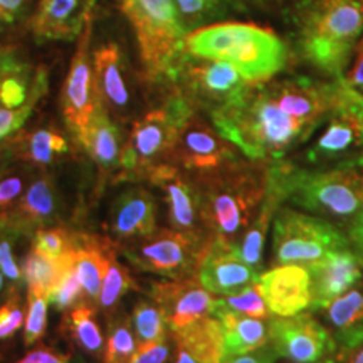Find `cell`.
<instances>
[{
    "label": "cell",
    "instance_id": "cell-45",
    "mask_svg": "<svg viewBox=\"0 0 363 363\" xmlns=\"http://www.w3.org/2000/svg\"><path fill=\"white\" fill-rule=\"evenodd\" d=\"M278 358V353L272 348V345L267 343L266 347L259 348V350L225 357L222 363H274Z\"/></svg>",
    "mask_w": 363,
    "mask_h": 363
},
{
    "label": "cell",
    "instance_id": "cell-2",
    "mask_svg": "<svg viewBox=\"0 0 363 363\" xmlns=\"http://www.w3.org/2000/svg\"><path fill=\"white\" fill-rule=\"evenodd\" d=\"M267 180L283 202L330 220L347 238H363V167L343 163L323 170H306L269 163Z\"/></svg>",
    "mask_w": 363,
    "mask_h": 363
},
{
    "label": "cell",
    "instance_id": "cell-17",
    "mask_svg": "<svg viewBox=\"0 0 363 363\" xmlns=\"http://www.w3.org/2000/svg\"><path fill=\"white\" fill-rule=\"evenodd\" d=\"M152 296L165 313L167 326L179 333L195 321L211 316L216 298L197 279H180L160 283L152 289Z\"/></svg>",
    "mask_w": 363,
    "mask_h": 363
},
{
    "label": "cell",
    "instance_id": "cell-21",
    "mask_svg": "<svg viewBox=\"0 0 363 363\" xmlns=\"http://www.w3.org/2000/svg\"><path fill=\"white\" fill-rule=\"evenodd\" d=\"M150 180L165 192L172 225L180 233L197 235L195 224H197L199 194L190 187L189 182H185L180 172L175 167L162 163L150 172Z\"/></svg>",
    "mask_w": 363,
    "mask_h": 363
},
{
    "label": "cell",
    "instance_id": "cell-8",
    "mask_svg": "<svg viewBox=\"0 0 363 363\" xmlns=\"http://www.w3.org/2000/svg\"><path fill=\"white\" fill-rule=\"evenodd\" d=\"M363 153V94L340 78L333 103L325 116V130L306 150L311 165L355 163Z\"/></svg>",
    "mask_w": 363,
    "mask_h": 363
},
{
    "label": "cell",
    "instance_id": "cell-15",
    "mask_svg": "<svg viewBox=\"0 0 363 363\" xmlns=\"http://www.w3.org/2000/svg\"><path fill=\"white\" fill-rule=\"evenodd\" d=\"M261 296L271 315L288 318L310 310L311 278L306 266L279 264L257 279Z\"/></svg>",
    "mask_w": 363,
    "mask_h": 363
},
{
    "label": "cell",
    "instance_id": "cell-22",
    "mask_svg": "<svg viewBox=\"0 0 363 363\" xmlns=\"http://www.w3.org/2000/svg\"><path fill=\"white\" fill-rule=\"evenodd\" d=\"M155 201L147 190H128L115 206L113 233L120 238H147L155 233Z\"/></svg>",
    "mask_w": 363,
    "mask_h": 363
},
{
    "label": "cell",
    "instance_id": "cell-14",
    "mask_svg": "<svg viewBox=\"0 0 363 363\" xmlns=\"http://www.w3.org/2000/svg\"><path fill=\"white\" fill-rule=\"evenodd\" d=\"M235 147L219 131L194 113L185 120L174 147V155L189 170H217L235 160Z\"/></svg>",
    "mask_w": 363,
    "mask_h": 363
},
{
    "label": "cell",
    "instance_id": "cell-37",
    "mask_svg": "<svg viewBox=\"0 0 363 363\" xmlns=\"http://www.w3.org/2000/svg\"><path fill=\"white\" fill-rule=\"evenodd\" d=\"M66 152V140L51 130L35 131L29 136V142H27V155L35 163H51L54 157Z\"/></svg>",
    "mask_w": 363,
    "mask_h": 363
},
{
    "label": "cell",
    "instance_id": "cell-26",
    "mask_svg": "<svg viewBox=\"0 0 363 363\" xmlns=\"http://www.w3.org/2000/svg\"><path fill=\"white\" fill-rule=\"evenodd\" d=\"M281 206H283V199H281L278 190L272 187L269 180H267L264 201H262L259 211L251 220V224L247 225V229L244 230L242 238L235 240V247H238L240 257L256 271H259L262 264L266 235L269 233V225L272 224V219H274L276 212Z\"/></svg>",
    "mask_w": 363,
    "mask_h": 363
},
{
    "label": "cell",
    "instance_id": "cell-5",
    "mask_svg": "<svg viewBox=\"0 0 363 363\" xmlns=\"http://www.w3.org/2000/svg\"><path fill=\"white\" fill-rule=\"evenodd\" d=\"M269 163H229L199 194V211L216 239L235 242L256 217L267 189Z\"/></svg>",
    "mask_w": 363,
    "mask_h": 363
},
{
    "label": "cell",
    "instance_id": "cell-52",
    "mask_svg": "<svg viewBox=\"0 0 363 363\" xmlns=\"http://www.w3.org/2000/svg\"><path fill=\"white\" fill-rule=\"evenodd\" d=\"M350 249L353 251V254H355L358 264H360L362 271H363V238L350 240Z\"/></svg>",
    "mask_w": 363,
    "mask_h": 363
},
{
    "label": "cell",
    "instance_id": "cell-39",
    "mask_svg": "<svg viewBox=\"0 0 363 363\" xmlns=\"http://www.w3.org/2000/svg\"><path fill=\"white\" fill-rule=\"evenodd\" d=\"M81 291H83V284L76 271L74 262L62 272V276L54 284V288L48 294V301L57 308V310H66L69 308L76 299L81 298Z\"/></svg>",
    "mask_w": 363,
    "mask_h": 363
},
{
    "label": "cell",
    "instance_id": "cell-7",
    "mask_svg": "<svg viewBox=\"0 0 363 363\" xmlns=\"http://www.w3.org/2000/svg\"><path fill=\"white\" fill-rule=\"evenodd\" d=\"M348 247L347 234L320 216L279 207L272 219V254L278 266H308Z\"/></svg>",
    "mask_w": 363,
    "mask_h": 363
},
{
    "label": "cell",
    "instance_id": "cell-12",
    "mask_svg": "<svg viewBox=\"0 0 363 363\" xmlns=\"http://www.w3.org/2000/svg\"><path fill=\"white\" fill-rule=\"evenodd\" d=\"M202 251L199 235L180 230H162L147 235L138 247L126 251V256L140 269L182 279L197 269Z\"/></svg>",
    "mask_w": 363,
    "mask_h": 363
},
{
    "label": "cell",
    "instance_id": "cell-29",
    "mask_svg": "<svg viewBox=\"0 0 363 363\" xmlns=\"http://www.w3.org/2000/svg\"><path fill=\"white\" fill-rule=\"evenodd\" d=\"M110 254L103 246H89L74 247V267L83 284L84 293L89 298H96L101 293L103 278L106 272Z\"/></svg>",
    "mask_w": 363,
    "mask_h": 363
},
{
    "label": "cell",
    "instance_id": "cell-44",
    "mask_svg": "<svg viewBox=\"0 0 363 363\" xmlns=\"http://www.w3.org/2000/svg\"><path fill=\"white\" fill-rule=\"evenodd\" d=\"M170 348L165 340L155 343H138L128 363H167Z\"/></svg>",
    "mask_w": 363,
    "mask_h": 363
},
{
    "label": "cell",
    "instance_id": "cell-33",
    "mask_svg": "<svg viewBox=\"0 0 363 363\" xmlns=\"http://www.w3.org/2000/svg\"><path fill=\"white\" fill-rule=\"evenodd\" d=\"M69 328L81 348L89 353L98 355L103 348V335L96 321L94 313L88 306H78L72 310L69 316Z\"/></svg>",
    "mask_w": 363,
    "mask_h": 363
},
{
    "label": "cell",
    "instance_id": "cell-28",
    "mask_svg": "<svg viewBox=\"0 0 363 363\" xmlns=\"http://www.w3.org/2000/svg\"><path fill=\"white\" fill-rule=\"evenodd\" d=\"M72 262H74V249L61 257H49L33 249V252L24 261V276L29 286V296L48 299L49 291Z\"/></svg>",
    "mask_w": 363,
    "mask_h": 363
},
{
    "label": "cell",
    "instance_id": "cell-49",
    "mask_svg": "<svg viewBox=\"0 0 363 363\" xmlns=\"http://www.w3.org/2000/svg\"><path fill=\"white\" fill-rule=\"evenodd\" d=\"M22 192V180L19 177H9L0 182V207H6Z\"/></svg>",
    "mask_w": 363,
    "mask_h": 363
},
{
    "label": "cell",
    "instance_id": "cell-6",
    "mask_svg": "<svg viewBox=\"0 0 363 363\" xmlns=\"http://www.w3.org/2000/svg\"><path fill=\"white\" fill-rule=\"evenodd\" d=\"M121 9L133 26L150 78H172L187 39L174 0H121Z\"/></svg>",
    "mask_w": 363,
    "mask_h": 363
},
{
    "label": "cell",
    "instance_id": "cell-40",
    "mask_svg": "<svg viewBox=\"0 0 363 363\" xmlns=\"http://www.w3.org/2000/svg\"><path fill=\"white\" fill-rule=\"evenodd\" d=\"M74 249L69 235L62 229L38 230L34 238V251L45 254L49 257H61Z\"/></svg>",
    "mask_w": 363,
    "mask_h": 363
},
{
    "label": "cell",
    "instance_id": "cell-54",
    "mask_svg": "<svg viewBox=\"0 0 363 363\" xmlns=\"http://www.w3.org/2000/svg\"><path fill=\"white\" fill-rule=\"evenodd\" d=\"M355 163H358V165H362V167H363V153H362L360 157H358V160H357Z\"/></svg>",
    "mask_w": 363,
    "mask_h": 363
},
{
    "label": "cell",
    "instance_id": "cell-38",
    "mask_svg": "<svg viewBox=\"0 0 363 363\" xmlns=\"http://www.w3.org/2000/svg\"><path fill=\"white\" fill-rule=\"evenodd\" d=\"M135 350L136 342L128 321H120L111 326L104 352V363H128Z\"/></svg>",
    "mask_w": 363,
    "mask_h": 363
},
{
    "label": "cell",
    "instance_id": "cell-55",
    "mask_svg": "<svg viewBox=\"0 0 363 363\" xmlns=\"http://www.w3.org/2000/svg\"><path fill=\"white\" fill-rule=\"evenodd\" d=\"M2 288H4V278L2 274H0V291H2Z\"/></svg>",
    "mask_w": 363,
    "mask_h": 363
},
{
    "label": "cell",
    "instance_id": "cell-50",
    "mask_svg": "<svg viewBox=\"0 0 363 363\" xmlns=\"http://www.w3.org/2000/svg\"><path fill=\"white\" fill-rule=\"evenodd\" d=\"M26 0H0V21L12 22L21 16Z\"/></svg>",
    "mask_w": 363,
    "mask_h": 363
},
{
    "label": "cell",
    "instance_id": "cell-16",
    "mask_svg": "<svg viewBox=\"0 0 363 363\" xmlns=\"http://www.w3.org/2000/svg\"><path fill=\"white\" fill-rule=\"evenodd\" d=\"M89 27L91 22L84 27V34L71 62L65 93H62V113H65L67 125L74 131L76 136L86 128L91 116L101 106V99H99L96 86H94V74L93 69H91L88 54Z\"/></svg>",
    "mask_w": 363,
    "mask_h": 363
},
{
    "label": "cell",
    "instance_id": "cell-36",
    "mask_svg": "<svg viewBox=\"0 0 363 363\" xmlns=\"http://www.w3.org/2000/svg\"><path fill=\"white\" fill-rule=\"evenodd\" d=\"M133 286V279L128 274V271L115 259V256L110 254L106 272H104L101 293H99V303L104 308H110L120 299L128 289Z\"/></svg>",
    "mask_w": 363,
    "mask_h": 363
},
{
    "label": "cell",
    "instance_id": "cell-53",
    "mask_svg": "<svg viewBox=\"0 0 363 363\" xmlns=\"http://www.w3.org/2000/svg\"><path fill=\"white\" fill-rule=\"evenodd\" d=\"M174 363H199L185 348L179 347V353H177V360Z\"/></svg>",
    "mask_w": 363,
    "mask_h": 363
},
{
    "label": "cell",
    "instance_id": "cell-3",
    "mask_svg": "<svg viewBox=\"0 0 363 363\" xmlns=\"http://www.w3.org/2000/svg\"><path fill=\"white\" fill-rule=\"evenodd\" d=\"M190 56L233 65L249 84H261L286 67L288 49L271 30L242 22H224L187 34Z\"/></svg>",
    "mask_w": 363,
    "mask_h": 363
},
{
    "label": "cell",
    "instance_id": "cell-51",
    "mask_svg": "<svg viewBox=\"0 0 363 363\" xmlns=\"http://www.w3.org/2000/svg\"><path fill=\"white\" fill-rule=\"evenodd\" d=\"M343 363H363V343L342 357Z\"/></svg>",
    "mask_w": 363,
    "mask_h": 363
},
{
    "label": "cell",
    "instance_id": "cell-13",
    "mask_svg": "<svg viewBox=\"0 0 363 363\" xmlns=\"http://www.w3.org/2000/svg\"><path fill=\"white\" fill-rule=\"evenodd\" d=\"M259 271L240 257L235 242L214 239L202 251L197 266V281L207 291L229 296L257 283Z\"/></svg>",
    "mask_w": 363,
    "mask_h": 363
},
{
    "label": "cell",
    "instance_id": "cell-24",
    "mask_svg": "<svg viewBox=\"0 0 363 363\" xmlns=\"http://www.w3.org/2000/svg\"><path fill=\"white\" fill-rule=\"evenodd\" d=\"M212 316L220 321L225 357L259 350L269 343V320L235 315L230 311H216Z\"/></svg>",
    "mask_w": 363,
    "mask_h": 363
},
{
    "label": "cell",
    "instance_id": "cell-42",
    "mask_svg": "<svg viewBox=\"0 0 363 363\" xmlns=\"http://www.w3.org/2000/svg\"><path fill=\"white\" fill-rule=\"evenodd\" d=\"M35 101H30L24 104V106L16 108H6L0 104V140L6 138L7 135H11L17 128H21L22 123L29 118L30 111H33Z\"/></svg>",
    "mask_w": 363,
    "mask_h": 363
},
{
    "label": "cell",
    "instance_id": "cell-1",
    "mask_svg": "<svg viewBox=\"0 0 363 363\" xmlns=\"http://www.w3.org/2000/svg\"><path fill=\"white\" fill-rule=\"evenodd\" d=\"M216 130L249 160L278 163L289 150L311 136L313 128L286 113L272 98L267 84L249 88L211 113Z\"/></svg>",
    "mask_w": 363,
    "mask_h": 363
},
{
    "label": "cell",
    "instance_id": "cell-34",
    "mask_svg": "<svg viewBox=\"0 0 363 363\" xmlns=\"http://www.w3.org/2000/svg\"><path fill=\"white\" fill-rule=\"evenodd\" d=\"M27 98L29 89L21 66L13 65L12 61L0 62V104L16 110L24 106Z\"/></svg>",
    "mask_w": 363,
    "mask_h": 363
},
{
    "label": "cell",
    "instance_id": "cell-19",
    "mask_svg": "<svg viewBox=\"0 0 363 363\" xmlns=\"http://www.w3.org/2000/svg\"><path fill=\"white\" fill-rule=\"evenodd\" d=\"M96 0H40L33 21V30L44 40H69L78 38L91 22Z\"/></svg>",
    "mask_w": 363,
    "mask_h": 363
},
{
    "label": "cell",
    "instance_id": "cell-11",
    "mask_svg": "<svg viewBox=\"0 0 363 363\" xmlns=\"http://www.w3.org/2000/svg\"><path fill=\"white\" fill-rule=\"evenodd\" d=\"M172 79H180L195 101L216 111L234 101L249 88V83L233 65L203 57H182Z\"/></svg>",
    "mask_w": 363,
    "mask_h": 363
},
{
    "label": "cell",
    "instance_id": "cell-23",
    "mask_svg": "<svg viewBox=\"0 0 363 363\" xmlns=\"http://www.w3.org/2000/svg\"><path fill=\"white\" fill-rule=\"evenodd\" d=\"M94 86L101 101L115 110H126L130 91L126 86L123 56L116 44H108L94 52Z\"/></svg>",
    "mask_w": 363,
    "mask_h": 363
},
{
    "label": "cell",
    "instance_id": "cell-30",
    "mask_svg": "<svg viewBox=\"0 0 363 363\" xmlns=\"http://www.w3.org/2000/svg\"><path fill=\"white\" fill-rule=\"evenodd\" d=\"M133 326L140 343H155L165 340V313L155 299L153 301L143 299L136 303L133 310Z\"/></svg>",
    "mask_w": 363,
    "mask_h": 363
},
{
    "label": "cell",
    "instance_id": "cell-9",
    "mask_svg": "<svg viewBox=\"0 0 363 363\" xmlns=\"http://www.w3.org/2000/svg\"><path fill=\"white\" fill-rule=\"evenodd\" d=\"M190 113L192 110L184 98H174L163 108L136 120L121 153V165L131 174H150L162 165L163 158L174 152L177 136Z\"/></svg>",
    "mask_w": 363,
    "mask_h": 363
},
{
    "label": "cell",
    "instance_id": "cell-10",
    "mask_svg": "<svg viewBox=\"0 0 363 363\" xmlns=\"http://www.w3.org/2000/svg\"><path fill=\"white\" fill-rule=\"evenodd\" d=\"M269 343L278 357L291 363H338L333 335L310 313L276 318L269 323Z\"/></svg>",
    "mask_w": 363,
    "mask_h": 363
},
{
    "label": "cell",
    "instance_id": "cell-43",
    "mask_svg": "<svg viewBox=\"0 0 363 363\" xmlns=\"http://www.w3.org/2000/svg\"><path fill=\"white\" fill-rule=\"evenodd\" d=\"M17 299L19 298H13L6 305L0 306V340L9 338L11 335L16 333L22 326V321H24V313H22V308Z\"/></svg>",
    "mask_w": 363,
    "mask_h": 363
},
{
    "label": "cell",
    "instance_id": "cell-25",
    "mask_svg": "<svg viewBox=\"0 0 363 363\" xmlns=\"http://www.w3.org/2000/svg\"><path fill=\"white\" fill-rule=\"evenodd\" d=\"M175 335L177 347L185 348L199 363H222L225 358L224 333L216 316H206Z\"/></svg>",
    "mask_w": 363,
    "mask_h": 363
},
{
    "label": "cell",
    "instance_id": "cell-35",
    "mask_svg": "<svg viewBox=\"0 0 363 363\" xmlns=\"http://www.w3.org/2000/svg\"><path fill=\"white\" fill-rule=\"evenodd\" d=\"M21 217L26 222H43L52 214V190L45 180H38L21 202Z\"/></svg>",
    "mask_w": 363,
    "mask_h": 363
},
{
    "label": "cell",
    "instance_id": "cell-47",
    "mask_svg": "<svg viewBox=\"0 0 363 363\" xmlns=\"http://www.w3.org/2000/svg\"><path fill=\"white\" fill-rule=\"evenodd\" d=\"M0 269L4 274L11 279H19L21 271L17 267L16 261H13L12 252H11V244L7 239H0Z\"/></svg>",
    "mask_w": 363,
    "mask_h": 363
},
{
    "label": "cell",
    "instance_id": "cell-31",
    "mask_svg": "<svg viewBox=\"0 0 363 363\" xmlns=\"http://www.w3.org/2000/svg\"><path fill=\"white\" fill-rule=\"evenodd\" d=\"M216 311H230V313H235V315L262 318V320H269L271 316L264 299L261 296L259 286H257V283L247 286V288H244L242 291L239 293L216 299L212 315H214Z\"/></svg>",
    "mask_w": 363,
    "mask_h": 363
},
{
    "label": "cell",
    "instance_id": "cell-18",
    "mask_svg": "<svg viewBox=\"0 0 363 363\" xmlns=\"http://www.w3.org/2000/svg\"><path fill=\"white\" fill-rule=\"evenodd\" d=\"M311 278V306L316 313L328 306L363 278V271L350 247L335 251L306 266Z\"/></svg>",
    "mask_w": 363,
    "mask_h": 363
},
{
    "label": "cell",
    "instance_id": "cell-41",
    "mask_svg": "<svg viewBox=\"0 0 363 363\" xmlns=\"http://www.w3.org/2000/svg\"><path fill=\"white\" fill-rule=\"evenodd\" d=\"M45 326H48V299L29 296V313H27L24 331L26 347H30L43 338Z\"/></svg>",
    "mask_w": 363,
    "mask_h": 363
},
{
    "label": "cell",
    "instance_id": "cell-46",
    "mask_svg": "<svg viewBox=\"0 0 363 363\" xmlns=\"http://www.w3.org/2000/svg\"><path fill=\"white\" fill-rule=\"evenodd\" d=\"M17 363H69V357L54 352L51 348H38Z\"/></svg>",
    "mask_w": 363,
    "mask_h": 363
},
{
    "label": "cell",
    "instance_id": "cell-32",
    "mask_svg": "<svg viewBox=\"0 0 363 363\" xmlns=\"http://www.w3.org/2000/svg\"><path fill=\"white\" fill-rule=\"evenodd\" d=\"M184 29L195 30L212 19L224 16L227 0H174Z\"/></svg>",
    "mask_w": 363,
    "mask_h": 363
},
{
    "label": "cell",
    "instance_id": "cell-20",
    "mask_svg": "<svg viewBox=\"0 0 363 363\" xmlns=\"http://www.w3.org/2000/svg\"><path fill=\"white\" fill-rule=\"evenodd\" d=\"M325 318L326 328L338 345L340 360L363 343V278L347 293L316 311Z\"/></svg>",
    "mask_w": 363,
    "mask_h": 363
},
{
    "label": "cell",
    "instance_id": "cell-27",
    "mask_svg": "<svg viewBox=\"0 0 363 363\" xmlns=\"http://www.w3.org/2000/svg\"><path fill=\"white\" fill-rule=\"evenodd\" d=\"M86 152L98 165L111 169L121 160L120 131L103 110V104L91 116L89 123L78 135Z\"/></svg>",
    "mask_w": 363,
    "mask_h": 363
},
{
    "label": "cell",
    "instance_id": "cell-48",
    "mask_svg": "<svg viewBox=\"0 0 363 363\" xmlns=\"http://www.w3.org/2000/svg\"><path fill=\"white\" fill-rule=\"evenodd\" d=\"M347 84H350L355 89H363V40H358L355 48V61H353L352 69L348 71Z\"/></svg>",
    "mask_w": 363,
    "mask_h": 363
},
{
    "label": "cell",
    "instance_id": "cell-4",
    "mask_svg": "<svg viewBox=\"0 0 363 363\" xmlns=\"http://www.w3.org/2000/svg\"><path fill=\"white\" fill-rule=\"evenodd\" d=\"M362 34L363 0H313L299 19V52L318 71L340 79Z\"/></svg>",
    "mask_w": 363,
    "mask_h": 363
}]
</instances>
